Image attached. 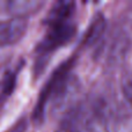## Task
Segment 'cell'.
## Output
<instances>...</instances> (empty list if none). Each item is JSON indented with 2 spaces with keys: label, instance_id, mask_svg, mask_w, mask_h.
<instances>
[{
  "label": "cell",
  "instance_id": "1",
  "mask_svg": "<svg viewBox=\"0 0 132 132\" xmlns=\"http://www.w3.org/2000/svg\"><path fill=\"white\" fill-rule=\"evenodd\" d=\"M75 12L73 1H57L52 5L45 19L46 30L37 46V66H42L57 49L74 36L77 28L72 18Z\"/></svg>",
  "mask_w": 132,
  "mask_h": 132
},
{
  "label": "cell",
  "instance_id": "2",
  "mask_svg": "<svg viewBox=\"0 0 132 132\" xmlns=\"http://www.w3.org/2000/svg\"><path fill=\"white\" fill-rule=\"evenodd\" d=\"M65 132H109L103 109L96 103H80L67 114Z\"/></svg>",
  "mask_w": 132,
  "mask_h": 132
},
{
  "label": "cell",
  "instance_id": "3",
  "mask_svg": "<svg viewBox=\"0 0 132 132\" xmlns=\"http://www.w3.org/2000/svg\"><path fill=\"white\" fill-rule=\"evenodd\" d=\"M72 67L73 58H71L67 62L63 63L48 80L46 85L42 89L36 107L34 109V114H32V118L36 123L43 122L49 107L55 104L56 101H59L64 95V92L67 88L68 81H70Z\"/></svg>",
  "mask_w": 132,
  "mask_h": 132
},
{
  "label": "cell",
  "instance_id": "4",
  "mask_svg": "<svg viewBox=\"0 0 132 132\" xmlns=\"http://www.w3.org/2000/svg\"><path fill=\"white\" fill-rule=\"evenodd\" d=\"M28 28V22L22 18H9L0 20V48L18 43Z\"/></svg>",
  "mask_w": 132,
  "mask_h": 132
},
{
  "label": "cell",
  "instance_id": "5",
  "mask_svg": "<svg viewBox=\"0 0 132 132\" xmlns=\"http://www.w3.org/2000/svg\"><path fill=\"white\" fill-rule=\"evenodd\" d=\"M44 5L43 1L36 0H18L5 2V11L12 14V18L26 19L28 15L34 14Z\"/></svg>",
  "mask_w": 132,
  "mask_h": 132
},
{
  "label": "cell",
  "instance_id": "6",
  "mask_svg": "<svg viewBox=\"0 0 132 132\" xmlns=\"http://www.w3.org/2000/svg\"><path fill=\"white\" fill-rule=\"evenodd\" d=\"M16 73L14 71H7L2 78L0 79V111L2 109V105L6 102L7 97L12 94L14 86H15Z\"/></svg>",
  "mask_w": 132,
  "mask_h": 132
},
{
  "label": "cell",
  "instance_id": "7",
  "mask_svg": "<svg viewBox=\"0 0 132 132\" xmlns=\"http://www.w3.org/2000/svg\"><path fill=\"white\" fill-rule=\"evenodd\" d=\"M104 18H103L101 14H97L95 16V19L93 20L90 27L88 29V32L86 35V43L88 44H93L96 43V42L100 39L101 35L104 31Z\"/></svg>",
  "mask_w": 132,
  "mask_h": 132
},
{
  "label": "cell",
  "instance_id": "8",
  "mask_svg": "<svg viewBox=\"0 0 132 132\" xmlns=\"http://www.w3.org/2000/svg\"><path fill=\"white\" fill-rule=\"evenodd\" d=\"M121 89L124 98L132 105V68L128 70L122 77Z\"/></svg>",
  "mask_w": 132,
  "mask_h": 132
},
{
  "label": "cell",
  "instance_id": "9",
  "mask_svg": "<svg viewBox=\"0 0 132 132\" xmlns=\"http://www.w3.org/2000/svg\"><path fill=\"white\" fill-rule=\"evenodd\" d=\"M4 62V55H2L1 52H0V65H1V63Z\"/></svg>",
  "mask_w": 132,
  "mask_h": 132
}]
</instances>
